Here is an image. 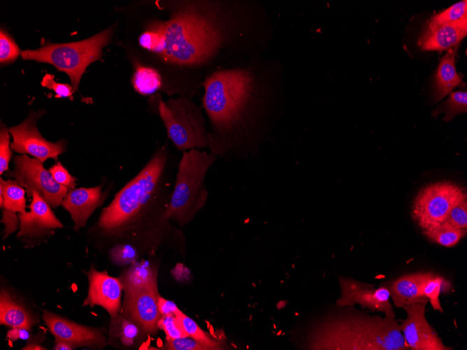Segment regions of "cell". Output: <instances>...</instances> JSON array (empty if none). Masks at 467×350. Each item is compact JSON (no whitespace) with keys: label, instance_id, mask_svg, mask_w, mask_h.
Listing matches in <instances>:
<instances>
[{"label":"cell","instance_id":"18","mask_svg":"<svg viewBox=\"0 0 467 350\" xmlns=\"http://www.w3.org/2000/svg\"><path fill=\"white\" fill-rule=\"evenodd\" d=\"M101 186L73 189L63 199L61 204L71 214L75 230L84 227L88 218L101 205Z\"/></svg>","mask_w":467,"mask_h":350},{"label":"cell","instance_id":"16","mask_svg":"<svg viewBox=\"0 0 467 350\" xmlns=\"http://www.w3.org/2000/svg\"><path fill=\"white\" fill-rule=\"evenodd\" d=\"M29 211L20 212V231L17 236L28 238H42L52 230L62 228L50 205L36 191H33Z\"/></svg>","mask_w":467,"mask_h":350},{"label":"cell","instance_id":"10","mask_svg":"<svg viewBox=\"0 0 467 350\" xmlns=\"http://www.w3.org/2000/svg\"><path fill=\"white\" fill-rule=\"evenodd\" d=\"M38 113L31 114L27 119L17 126L9 129L13 136L11 148L22 154L32 155L43 163L49 158L57 159L65 151L66 144L63 141L52 143L46 140L36 127Z\"/></svg>","mask_w":467,"mask_h":350},{"label":"cell","instance_id":"25","mask_svg":"<svg viewBox=\"0 0 467 350\" xmlns=\"http://www.w3.org/2000/svg\"><path fill=\"white\" fill-rule=\"evenodd\" d=\"M422 231L430 240L447 247L456 245L466 233V230L455 227L445 220Z\"/></svg>","mask_w":467,"mask_h":350},{"label":"cell","instance_id":"37","mask_svg":"<svg viewBox=\"0 0 467 350\" xmlns=\"http://www.w3.org/2000/svg\"><path fill=\"white\" fill-rule=\"evenodd\" d=\"M53 179L59 184L68 189H73L76 186V179L70 175L68 170L60 162L56 163L50 169Z\"/></svg>","mask_w":467,"mask_h":350},{"label":"cell","instance_id":"13","mask_svg":"<svg viewBox=\"0 0 467 350\" xmlns=\"http://www.w3.org/2000/svg\"><path fill=\"white\" fill-rule=\"evenodd\" d=\"M122 308L129 319L136 323L145 333L155 334L161 316L157 304V286L125 291Z\"/></svg>","mask_w":467,"mask_h":350},{"label":"cell","instance_id":"20","mask_svg":"<svg viewBox=\"0 0 467 350\" xmlns=\"http://www.w3.org/2000/svg\"><path fill=\"white\" fill-rule=\"evenodd\" d=\"M457 47L447 50L440 61L435 78V101L442 99L461 82L455 68Z\"/></svg>","mask_w":467,"mask_h":350},{"label":"cell","instance_id":"35","mask_svg":"<svg viewBox=\"0 0 467 350\" xmlns=\"http://www.w3.org/2000/svg\"><path fill=\"white\" fill-rule=\"evenodd\" d=\"M10 147V136L7 129L3 127L0 132V173L2 175L8 170V163L12 152Z\"/></svg>","mask_w":467,"mask_h":350},{"label":"cell","instance_id":"32","mask_svg":"<svg viewBox=\"0 0 467 350\" xmlns=\"http://www.w3.org/2000/svg\"><path fill=\"white\" fill-rule=\"evenodd\" d=\"M157 327L164 331L167 338L176 339L187 336L174 314L161 315Z\"/></svg>","mask_w":467,"mask_h":350},{"label":"cell","instance_id":"9","mask_svg":"<svg viewBox=\"0 0 467 350\" xmlns=\"http://www.w3.org/2000/svg\"><path fill=\"white\" fill-rule=\"evenodd\" d=\"M10 175L22 187L26 188L28 197L35 191L52 207L59 206L68 193V189L53 179L42 162L26 154L15 156L14 170Z\"/></svg>","mask_w":467,"mask_h":350},{"label":"cell","instance_id":"2","mask_svg":"<svg viewBox=\"0 0 467 350\" xmlns=\"http://www.w3.org/2000/svg\"><path fill=\"white\" fill-rule=\"evenodd\" d=\"M203 89L210 152L227 161L257 156L285 107L283 63L255 56L213 71Z\"/></svg>","mask_w":467,"mask_h":350},{"label":"cell","instance_id":"38","mask_svg":"<svg viewBox=\"0 0 467 350\" xmlns=\"http://www.w3.org/2000/svg\"><path fill=\"white\" fill-rule=\"evenodd\" d=\"M112 259L117 263L132 262L136 257L137 252L134 247L129 245H119L110 251Z\"/></svg>","mask_w":467,"mask_h":350},{"label":"cell","instance_id":"39","mask_svg":"<svg viewBox=\"0 0 467 350\" xmlns=\"http://www.w3.org/2000/svg\"><path fill=\"white\" fill-rule=\"evenodd\" d=\"M1 209L3 215L1 222L5 226L3 231L5 232V235L3 236V238H6L8 235L17 231L20 219L15 212L8 211L3 208Z\"/></svg>","mask_w":467,"mask_h":350},{"label":"cell","instance_id":"24","mask_svg":"<svg viewBox=\"0 0 467 350\" xmlns=\"http://www.w3.org/2000/svg\"><path fill=\"white\" fill-rule=\"evenodd\" d=\"M0 205L1 208L13 212H24L26 210L25 191L15 180H0Z\"/></svg>","mask_w":467,"mask_h":350},{"label":"cell","instance_id":"5","mask_svg":"<svg viewBox=\"0 0 467 350\" xmlns=\"http://www.w3.org/2000/svg\"><path fill=\"white\" fill-rule=\"evenodd\" d=\"M217 159L215 154L198 149L182 152L165 213L168 220L183 226L204 205L208 196L206 175Z\"/></svg>","mask_w":467,"mask_h":350},{"label":"cell","instance_id":"14","mask_svg":"<svg viewBox=\"0 0 467 350\" xmlns=\"http://www.w3.org/2000/svg\"><path fill=\"white\" fill-rule=\"evenodd\" d=\"M42 314L43 321L55 340L66 342L74 347L101 348L106 344L102 333L97 328L76 323L46 309H42Z\"/></svg>","mask_w":467,"mask_h":350},{"label":"cell","instance_id":"12","mask_svg":"<svg viewBox=\"0 0 467 350\" xmlns=\"http://www.w3.org/2000/svg\"><path fill=\"white\" fill-rule=\"evenodd\" d=\"M341 296L337 300L340 306L360 305L372 312L385 313L386 316L395 317L390 303V293L388 287L375 289L374 285L365 284L352 279L340 278Z\"/></svg>","mask_w":467,"mask_h":350},{"label":"cell","instance_id":"42","mask_svg":"<svg viewBox=\"0 0 467 350\" xmlns=\"http://www.w3.org/2000/svg\"><path fill=\"white\" fill-rule=\"evenodd\" d=\"M56 344L54 347L55 350H71L74 348L73 346L64 341L55 340Z\"/></svg>","mask_w":467,"mask_h":350},{"label":"cell","instance_id":"11","mask_svg":"<svg viewBox=\"0 0 467 350\" xmlns=\"http://www.w3.org/2000/svg\"><path fill=\"white\" fill-rule=\"evenodd\" d=\"M426 302L404 306L406 318L400 324L405 342L412 350H452L444 345L425 316Z\"/></svg>","mask_w":467,"mask_h":350},{"label":"cell","instance_id":"31","mask_svg":"<svg viewBox=\"0 0 467 350\" xmlns=\"http://www.w3.org/2000/svg\"><path fill=\"white\" fill-rule=\"evenodd\" d=\"M22 52L15 41L3 31H0V62L1 64L16 59Z\"/></svg>","mask_w":467,"mask_h":350},{"label":"cell","instance_id":"3","mask_svg":"<svg viewBox=\"0 0 467 350\" xmlns=\"http://www.w3.org/2000/svg\"><path fill=\"white\" fill-rule=\"evenodd\" d=\"M169 150L165 143L142 170L115 196L101 212L99 227L109 235L123 234L161 202L170 187Z\"/></svg>","mask_w":467,"mask_h":350},{"label":"cell","instance_id":"28","mask_svg":"<svg viewBox=\"0 0 467 350\" xmlns=\"http://www.w3.org/2000/svg\"><path fill=\"white\" fill-rule=\"evenodd\" d=\"M110 333L120 338L125 346H131L139 334V326L134 321L121 316L112 318Z\"/></svg>","mask_w":467,"mask_h":350},{"label":"cell","instance_id":"17","mask_svg":"<svg viewBox=\"0 0 467 350\" xmlns=\"http://www.w3.org/2000/svg\"><path fill=\"white\" fill-rule=\"evenodd\" d=\"M466 34L467 19L447 24H436L428 20L417 45L423 50L443 51L458 45Z\"/></svg>","mask_w":467,"mask_h":350},{"label":"cell","instance_id":"43","mask_svg":"<svg viewBox=\"0 0 467 350\" xmlns=\"http://www.w3.org/2000/svg\"><path fill=\"white\" fill-rule=\"evenodd\" d=\"M22 349H45L44 348L43 349V347H41L38 345L33 346L32 344L31 345L30 344V345L26 346Z\"/></svg>","mask_w":467,"mask_h":350},{"label":"cell","instance_id":"36","mask_svg":"<svg viewBox=\"0 0 467 350\" xmlns=\"http://www.w3.org/2000/svg\"><path fill=\"white\" fill-rule=\"evenodd\" d=\"M41 85L55 92V96L58 98L72 97L76 91L73 86L68 84L57 82L52 74H46L42 80Z\"/></svg>","mask_w":467,"mask_h":350},{"label":"cell","instance_id":"21","mask_svg":"<svg viewBox=\"0 0 467 350\" xmlns=\"http://www.w3.org/2000/svg\"><path fill=\"white\" fill-rule=\"evenodd\" d=\"M0 323L13 328L29 330L33 319L29 312L7 291L2 290L0 296Z\"/></svg>","mask_w":467,"mask_h":350},{"label":"cell","instance_id":"7","mask_svg":"<svg viewBox=\"0 0 467 350\" xmlns=\"http://www.w3.org/2000/svg\"><path fill=\"white\" fill-rule=\"evenodd\" d=\"M157 112L166 128L168 138L180 152L209 147L208 126L203 108L185 96L159 98Z\"/></svg>","mask_w":467,"mask_h":350},{"label":"cell","instance_id":"29","mask_svg":"<svg viewBox=\"0 0 467 350\" xmlns=\"http://www.w3.org/2000/svg\"><path fill=\"white\" fill-rule=\"evenodd\" d=\"M467 111V92L466 91H458L450 93L448 99L433 112V115H437L440 112H444L445 116L443 119L449 122L453 117L462 112Z\"/></svg>","mask_w":467,"mask_h":350},{"label":"cell","instance_id":"26","mask_svg":"<svg viewBox=\"0 0 467 350\" xmlns=\"http://www.w3.org/2000/svg\"><path fill=\"white\" fill-rule=\"evenodd\" d=\"M447 284L448 282L442 276L431 272H426L421 285L422 294L429 299L433 309L438 310L441 313L443 312V309L439 296L443 290L447 291L450 288Z\"/></svg>","mask_w":467,"mask_h":350},{"label":"cell","instance_id":"6","mask_svg":"<svg viewBox=\"0 0 467 350\" xmlns=\"http://www.w3.org/2000/svg\"><path fill=\"white\" fill-rule=\"evenodd\" d=\"M114 29L110 27L89 38L73 43L49 44L37 50L22 51L23 59L50 64L69 76L76 90L86 68L102 56V49L110 41Z\"/></svg>","mask_w":467,"mask_h":350},{"label":"cell","instance_id":"30","mask_svg":"<svg viewBox=\"0 0 467 350\" xmlns=\"http://www.w3.org/2000/svg\"><path fill=\"white\" fill-rule=\"evenodd\" d=\"M465 19H467V1L464 0L433 15L429 20L436 24H447L457 22Z\"/></svg>","mask_w":467,"mask_h":350},{"label":"cell","instance_id":"33","mask_svg":"<svg viewBox=\"0 0 467 350\" xmlns=\"http://www.w3.org/2000/svg\"><path fill=\"white\" fill-rule=\"evenodd\" d=\"M165 348L169 350H210V347L200 342L189 336L176 338L166 339Z\"/></svg>","mask_w":467,"mask_h":350},{"label":"cell","instance_id":"8","mask_svg":"<svg viewBox=\"0 0 467 350\" xmlns=\"http://www.w3.org/2000/svg\"><path fill=\"white\" fill-rule=\"evenodd\" d=\"M466 199L464 188L451 182L433 183L422 188L416 196L412 216L425 229L444 221L452 208Z\"/></svg>","mask_w":467,"mask_h":350},{"label":"cell","instance_id":"22","mask_svg":"<svg viewBox=\"0 0 467 350\" xmlns=\"http://www.w3.org/2000/svg\"><path fill=\"white\" fill-rule=\"evenodd\" d=\"M134 64L135 69L131 78V84L136 92L144 96L163 92L164 83L158 71L137 62Z\"/></svg>","mask_w":467,"mask_h":350},{"label":"cell","instance_id":"15","mask_svg":"<svg viewBox=\"0 0 467 350\" xmlns=\"http://www.w3.org/2000/svg\"><path fill=\"white\" fill-rule=\"evenodd\" d=\"M89 288L83 306L99 305L104 308L112 318L117 316L121 305V280L106 272H99L92 267L87 272Z\"/></svg>","mask_w":467,"mask_h":350},{"label":"cell","instance_id":"34","mask_svg":"<svg viewBox=\"0 0 467 350\" xmlns=\"http://www.w3.org/2000/svg\"><path fill=\"white\" fill-rule=\"evenodd\" d=\"M445 221L461 229L467 228V201L466 199L455 205L450 210Z\"/></svg>","mask_w":467,"mask_h":350},{"label":"cell","instance_id":"27","mask_svg":"<svg viewBox=\"0 0 467 350\" xmlns=\"http://www.w3.org/2000/svg\"><path fill=\"white\" fill-rule=\"evenodd\" d=\"M175 316L187 336L210 347L213 349H219L220 343L203 330L192 319L180 309L175 313Z\"/></svg>","mask_w":467,"mask_h":350},{"label":"cell","instance_id":"40","mask_svg":"<svg viewBox=\"0 0 467 350\" xmlns=\"http://www.w3.org/2000/svg\"><path fill=\"white\" fill-rule=\"evenodd\" d=\"M157 304L159 312L161 315L175 314L179 310L173 302L168 300L159 296H158Z\"/></svg>","mask_w":467,"mask_h":350},{"label":"cell","instance_id":"1","mask_svg":"<svg viewBox=\"0 0 467 350\" xmlns=\"http://www.w3.org/2000/svg\"><path fill=\"white\" fill-rule=\"evenodd\" d=\"M162 16L145 22L137 44L149 54L168 96L194 99L213 71L268 49L274 27L255 0H164Z\"/></svg>","mask_w":467,"mask_h":350},{"label":"cell","instance_id":"41","mask_svg":"<svg viewBox=\"0 0 467 350\" xmlns=\"http://www.w3.org/2000/svg\"><path fill=\"white\" fill-rule=\"evenodd\" d=\"M7 337L12 341L18 339L27 340L29 337V330L22 328H13L8 331Z\"/></svg>","mask_w":467,"mask_h":350},{"label":"cell","instance_id":"4","mask_svg":"<svg viewBox=\"0 0 467 350\" xmlns=\"http://www.w3.org/2000/svg\"><path fill=\"white\" fill-rule=\"evenodd\" d=\"M312 349L408 350L396 317L350 314L328 318L312 333Z\"/></svg>","mask_w":467,"mask_h":350},{"label":"cell","instance_id":"19","mask_svg":"<svg viewBox=\"0 0 467 350\" xmlns=\"http://www.w3.org/2000/svg\"><path fill=\"white\" fill-rule=\"evenodd\" d=\"M424 275L422 272L403 275L389 284L390 296L396 307L403 308L411 304L429 302L421 291Z\"/></svg>","mask_w":467,"mask_h":350},{"label":"cell","instance_id":"23","mask_svg":"<svg viewBox=\"0 0 467 350\" xmlns=\"http://www.w3.org/2000/svg\"><path fill=\"white\" fill-rule=\"evenodd\" d=\"M121 282L124 292L157 286V272L148 262H138L124 274Z\"/></svg>","mask_w":467,"mask_h":350}]
</instances>
